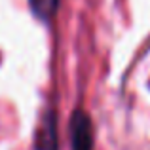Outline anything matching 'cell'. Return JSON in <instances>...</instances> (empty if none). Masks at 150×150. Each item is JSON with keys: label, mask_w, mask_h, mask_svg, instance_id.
Returning a JSON list of instances; mask_svg holds the SVG:
<instances>
[{"label": "cell", "mask_w": 150, "mask_h": 150, "mask_svg": "<svg viewBox=\"0 0 150 150\" xmlns=\"http://www.w3.org/2000/svg\"><path fill=\"white\" fill-rule=\"evenodd\" d=\"M33 13L42 21H50L59 8V0H29Z\"/></svg>", "instance_id": "cell-3"}, {"label": "cell", "mask_w": 150, "mask_h": 150, "mask_svg": "<svg viewBox=\"0 0 150 150\" xmlns=\"http://www.w3.org/2000/svg\"><path fill=\"white\" fill-rule=\"evenodd\" d=\"M36 150H57V122L53 110H48L42 118V124L36 131L34 139Z\"/></svg>", "instance_id": "cell-2"}, {"label": "cell", "mask_w": 150, "mask_h": 150, "mask_svg": "<svg viewBox=\"0 0 150 150\" xmlns=\"http://www.w3.org/2000/svg\"><path fill=\"white\" fill-rule=\"evenodd\" d=\"M72 150H93V124L84 110H74L69 124Z\"/></svg>", "instance_id": "cell-1"}]
</instances>
